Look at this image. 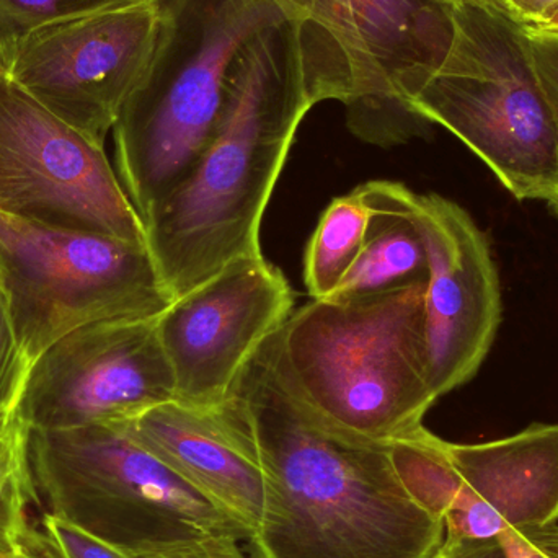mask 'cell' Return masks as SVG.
I'll list each match as a JSON object with an SVG mask.
<instances>
[{"label":"cell","mask_w":558,"mask_h":558,"mask_svg":"<svg viewBox=\"0 0 558 558\" xmlns=\"http://www.w3.org/2000/svg\"><path fill=\"white\" fill-rule=\"evenodd\" d=\"M265 474L254 558H432L442 521L403 487L389 445L344 435L292 392L267 341L226 402Z\"/></svg>","instance_id":"6da1fadb"},{"label":"cell","mask_w":558,"mask_h":558,"mask_svg":"<svg viewBox=\"0 0 558 558\" xmlns=\"http://www.w3.org/2000/svg\"><path fill=\"white\" fill-rule=\"evenodd\" d=\"M312 108L298 35L282 20L235 58L215 136L144 222L147 247L172 301L234 262L264 255L262 219Z\"/></svg>","instance_id":"7a4b0ae2"},{"label":"cell","mask_w":558,"mask_h":558,"mask_svg":"<svg viewBox=\"0 0 558 558\" xmlns=\"http://www.w3.org/2000/svg\"><path fill=\"white\" fill-rule=\"evenodd\" d=\"M426 281L348 299H312L267 340L292 392L331 428L390 445L422 428L429 386Z\"/></svg>","instance_id":"3957f363"},{"label":"cell","mask_w":558,"mask_h":558,"mask_svg":"<svg viewBox=\"0 0 558 558\" xmlns=\"http://www.w3.org/2000/svg\"><path fill=\"white\" fill-rule=\"evenodd\" d=\"M43 510L128 558H239L255 531L147 451L121 423L29 429Z\"/></svg>","instance_id":"277c9868"},{"label":"cell","mask_w":558,"mask_h":558,"mask_svg":"<svg viewBox=\"0 0 558 558\" xmlns=\"http://www.w3.org/2000/svg\"><path fill=\"white\" fill-rule=\"evenodd\" d=\"M449 23L413 113L461 140L517 199L558 192V98L520 23L487 0H438Z\"/></svg>","instance_id":"5b68a950"},{"label":"cell","mask_w":558,"mask_h":558,"mask_svg":"<svg viewBox=\"0 0 558 558\" xmlns=\"http://www.w3.org/2000/svg\"><path fill=\"white\" fill-rule=\"evenodd\" d=\"M159 2L156 52L113 126L117 175L143 222L215 136L235 58L284 20L270 0Z\"/></svg>","instance_id":"8992f818"},{"label":"cell","mask_w":558,"mask_h":558,"mask_svg":"<svg viewBox=\"0 0 558 558\" xmlns=\"http://www.w3.org/2000/svg\"><path fill=\"white\" fill-rule=\"evenodd\" d=\"M294 26L312 104L337 100L367 144L393 147L429 123L409 100L435 71L449 43L436 0H270Z\"/></svg>","instance_id":"52a82bcc"},{"label":"cell","mask_w":558,"mask_h":558,"mask_svg":"<svg viewBox=\"0 0 558 558\" xmlns=\"http://www.w3.org/2000/svg\"><path fill=\"white\" fill-rule=\"evenodd\" d=\"M0 282L32 366L77 328L157 317L173 302L147 244L2 211Z\"/></svg>","instance_id":"ba28073f"},{"label":"cell","mask_w":558,"mask_h":558,"mask_svg":"<svg viewBox=\"0 0 558 558\" xmlns=\"http://www.w3.org/2000/svg\"><path fill=\"white\" fill-rule=\"evenodd\" d=\"M0 211L147 244L105 146L0 71Z\"/></svg>","instance_id":"9c48e42d"},{"label":"cell","mask_w":558,"mask_h":558,"mask_svg":"<svg viewBox=\"0 0 558 558\" xmlns=\"http://www.w3.org/2000/svg\"><path fill=\"white\" fill-rule=\"evenodd\" d=\"M160 26L159 0H123L33 29L7 51L3 72L56 117L105 146L153 61Z\"/></svg>","instance_id":"30bf717a"},{"label":"cell","mask_w":558,"mask_h":558,"mask_svg":"<svg viewBox=\"0 0 558 558\" xmlns=\"http://www.w3.org/2000/svg\"><path fill=\"white\" fill-rule=\"evenodd\" d=\"M157 317L97 322L56 341L33 364L16 415L29 429L114 425L175 400Z\"/></svg>","instance_id":"8fae6325"},{"label":"cell","mask_w":558,"mask_h":558,"mask_svg":"<svg viewBox=\"0 0 558 558\" xmlns=\"http://www.w3.org/2000/svg\"><path fill=\"white\" fill-rule=\"evenodd\" d=\"M282 271L265 258H242L175 299L157 317L175 400L198 409L228 402L235 380L294 311Z\"/></svg>","instance_id":"7c38bea8"},{"label":"cell","mask_w":558,"mask_h":558,"mask_svg":"<svg viewBox=\"0 0 558 558\" xmlns=\"http://www.w3.org/2000/svg\"><path fill=\"white\" fill-rule=\"evenodd\" d=\"M413 218L428 255V379L441 399L477 374L494 344L501 322L500 279L488 239L458 203L415 193Z\"/></svg>","instance_id":"4fadbf2b"},{"label":"cell","mask_w":558,"mask_h":558,"mask_svg":"<svg viewBox=\"0 0 558 558\" xmlns=\"http://www.w3.org/2000/svg\"><path fill=\"white\" fill-rule=\"evenodd\" d=\"M446 451L464 482L446 537L495 539L514 527L558 521V425L533 423L495 441Z\"/></svg>","instance_id":"5bb4252c"},{"label":"cell","mask_w":558,"mask_h":558,"mask_svg":"<svg viewBox=\"0 0 558 558\" xmlns=\"http://www.w3.org/2000/svg\"><path fill=\"white\" fill-rule=\"evenodd\" d=\"M121 425L147 451L257 534L265 510L264 469L247 432L226 403L198 409L170 400Z\"/></svg>","instance_id":"9a60e30c"},{"label":"cell","mask_w":558,"mask_h":558,"mask_svg":"<svg viewBox=\"0 0 558 558\" xmlns=\"http://www.w3.org/2000/svg\"><path fill=\"white\" fill-rule=\"evenodd\" d=\"M373 209L366 242L347 277L327 299L374 294L428 279V255L413 218L415 193L399 182L364 183Z\"/></svg>","instance_id":"2e32d148"},{"label":"cell","mask_w":558,"mask_h":558,"mask_svg":"<svg viewBox=\"0 0 558 558\" xmlns=\"http://www.w3.org/2000/svg\"><path fill=\"white\" fill-rule=\"evenodd\" d=\"M371 218L373 209L363 185L331 199L322 213L304 257V284L312 299L330 298L356 264Z\"/></svg>","instance_id":"e0dca14e"},{"label":"cell","mask_w":558,"mask_h":558,"mask_svg":"<svg viewBox=\"0 0 558 558\" xmlns=\"http://www.w3.org/2000/svg\"><path fill=\"white\" fill-rule=\"evenodd\" d=\"M28 445L29 428L19 415L0 428V554L20 550L29 523L43 511Z\"/></svg>","instance_id":"ac0fdd59"},{"label":"cell","mask_w":558,"mask_h":558,"mask_svg":"<svg viewBox=\"0 0 558 558\" xmlns=\"http://www.w3.org/2000/svg\"><path fill=\"white\" fill-rule=\"evenodd\" d=\"M123 0H0V51L5 54L13 43L49 23L74 19L107 9Z\"/></svg>","instance_id":"d6986e66"},{"label":"cell","mask_w":558,"mask_h":558,"mask_svg":"<svg viewBox=\"0 0 558 558\" xmlns=\"http://www.w3.org/2000/svg\"><path fill=\"white\" fill-rule=\"evenodd\" d=\"M20 549L33 558H128L45 510L33 518Z\"/></svg>","instance_id":"ffe728a7"},{"label":"cell","mask_w":558,"mask_h":558,"mask_svg":"<svg viewBox=\"0 0 558 558\" xmlns=\"http://www.w3.org/2000/svg\"><path fill=\"white\" fill-rule=\"evenodd\" d=\"M29 371L32 364L20 344L9 298L0 282V428L15 418Z\"/></svg>","instance_id":"44dd1931"},{"label":"cell","mask_w":558,"mask_h":558,"mask_svg":"<svg viewBox=\"0 0 558 558\" xmlns=\"http://www.w3.org/2000/svg\"><path fill=\"white\" fill-rule=\"evenodd\" d=\"M508 558H558V524L514 527L498 536Z\"/></svg>","instance_id":"7402d4cb"},{"label":"cell","mask_w":558,"mask_h":558,"mask_svg":"<svg viewBox=\"0 0 558 558\" xmlns=\"http://www.w3.org/2000/svg\"><path fill=\"white\" fill-rule=\"evenodd\" d=\"M432 558H508L500 539H454L445 537Z\"/></svg>","instance_id":"603a6c76"},{"label":"cell","mask_w":558,"mask_h":558,"mask_svg":"<svg viewBox=\"0 0 558 558\" xmlns=\"http://www.w3.org/2000/svg\"><path fill=\"white\" fill-rule=\"evenodd\" d=\"M490 2L524 28L543 22L558 7V0H490Z\"/></svg>","instance_id":"cb8c5ba5"},{"label":"cell","mask_w":558,"mask_h":558,"mask_svg":"<svg viewBox=\"0 0 558 558\" xmlns=\"http://www.w3.org/2000/svg\"><path fill=\"white\" fill-rule=\"evenodd\" d=\"M537 68L550 90L558 98V43L531 39Z\"/></svg>","instance_id":"d4e9b609"},{"label":"cell","mask_w":558,"mask_h":558,"mask_svg":"<svg viewBox=\"0 0 558 558\" xmlns=\"http://www.w3.org/2000/svg\"><path fill=\"white\" fill-rule=\"evenodd\" d=\"M524 32L527 33L531 39L558 43V7L546 20L536 23V25L526 26Z\"/></svg>","instance_id":"484cf974"},{"label":"cell","mask_w":558,"mask_h":558,"mask_svg":"<svg viewBox=\"0 0 558 558\" xmlns=\"http://www.w3.org/2000/svg\"><path fill=\"white\" fill-rule=\"evenodd\" d=\"M0 558H33L32 556H28V554L23 553L22 549L16 550V553L12 554H0Z\"/></svg>","instance_id":"4316f807"},{"label":"cell","mask_w":558,"mask_h":558,"mask_svg":"<svg viewBox=\"0 0 558 558\" xmlns=\"http://www.w3.org/2000/svg\"><path fill=\"white\" fill-rule=\"evenodd\" d=\"M547 205H549L550 211L558 218V192L547 202Z\"/></svg>","instance_id":"83f0119b"},{"label":"cell","mask_w":558,"mask_h":558,"mask_svg":"<svg viewBox=\"0 0 558 558\" xmlns=\"http://www.w3.org/2000/svg\"><path fill=\"white\" fill-rule=\"evenodd\" d=\"M0 71H3V56H2V51H0Z\"/></svg>","instance_id":"f1b7e54d"},{"label":"cell","mask_w":558,"mask_h":558,"mask_svg":"<svg viewBox=\"0 0 558 558\" xmlns=\"http://www.w3.org/2000/svg\"><path fill=\"white\" fill-rule=\"evenodd\" d=\"M239 558H254V556H252V554H247V556L239 557Z\"/></svg>","instance_id":"f546056e"},{"label":"cell","mask_w":558,"mask_h":558,"mask_svg":"<svg viewBox=\"0 0 558 558\" xmlns=\"http://www.w3.org/2000/svg\"><path fill=\"white\" fill-rule=\"evenodd\" d=\"M436 2H438V0H436ZM487 2H490V0H487Z\"/></svg>","instance_id":"4dcf8cb0"}]
</instances>
